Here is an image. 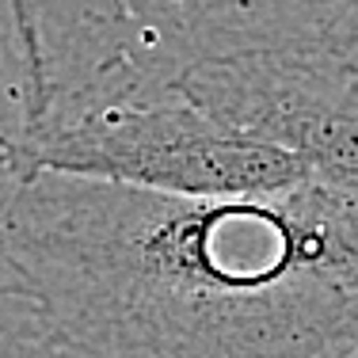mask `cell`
<instances>
[{
  "instance_id": "1",
  "label": "cell",
  "mask_w": 358,
  "mask_h": 358,
  "mask_svg": "<svg viewBox=\"0 0 358 358\" xmlns=\"http://www.w3.org/2000/svg\"><path fill=\"white\" fill-rule=\"evenodd\" d=\"M0 286L110 358H317L358 317V206L313 179L176 199L38 176L0 217Z\"/></svg>"
},
{
  "instance_id": "2",
  "label": "cell",
  "mask_w": 358,
  "mask_h": 358,
  "mask_svg": "<svg viewBox=\"0 0 358 358\" xmlns=\"http://www.w3.org/2000/svg\"><path fill=\"white\" fill-rule=\"evenodd\" d=\"M23 12L42 62V122L168 96L191 69L217 62L358 73V0H23Z\"/></svg>"
},
{
  "instance_id": "3",
  "label": "cell",
  "mask_w": 358,
  "mask_h": 358,
  "mask_svg": "<svg viewBox=\"0 0 358 358\" xmlns=\"http://www.w3.org/2000/svg\"><path fill=\"white\" fill-rule=\"evenodd\" d=\"M27 164L31 179L73 176L176 199H263L309 183L294 152L217 122L179 92L46 118Z\"/></svg>"
},
{
  "instance_id": "4",
  "label": "cell",
  "mask_w": 358,
  "mask_h": 358,
  "mask_svg": "<svg viewBox=\"0 0 358 358\" xmlns=\"http://www.w3.org/2000/svg\"><path fill=\"white\" fill-rule=\"evenodd\" d=\"M217 122L294 152L309 179L358 206V73L297 62H217L176 84Z\"/></svg>"
},
{
  "instance_id": "5",
  "label": "cell",
  "mask_w": 358,
  "mask_h": 358,
  "mask_svg": "<svg viewBox=\"0 0 358 358\" xmlns=\"http://www.w3.org/2000/svg\"><path fill=\"white\" fill-rule=\"evenodd\" d=\"M42 62L23 0H0V217L31 183L27 145L42 122Z\"/></svg>"
},
{
  "instance_id": "6",
  "label": "cell",
  "mask_w": 358,
  "mask_h": 358,
  "mask_svg": "<svg viewBox=\"0 0 358 358\" xmlns=\"http://www.w3.org/2000/svg\"><path fill=\"white\" fill-rule=\"evenodd\" d=\"M0 358H110L76 339L38 301L0 286Z\"/></svg>"
},
{
  "instance_id": "7",
  "label": "cell",
  "mask_w": 358,
  "mask_h": 358,
  "mask_svg": "<svg viewBox=\"0 0 358 358\" xmlns=\"http://www.w3.org/2000/svg\"><path fill=\"white\" fill-rule=\"evenodd\" d=\"M317 358H358V317L347 324V328L339 331V336L331 339Z\"/></svg>"
}]
</instances>
